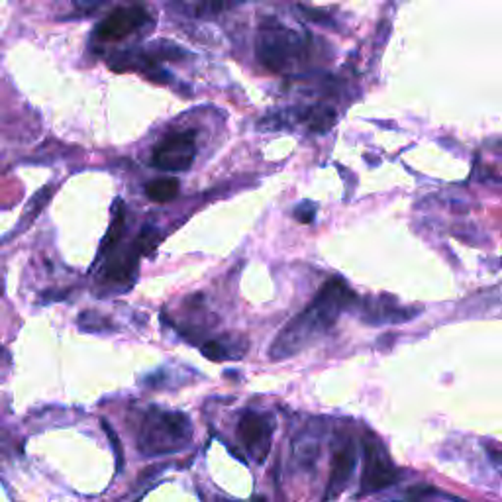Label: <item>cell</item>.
Wrapping results in <instances>:
<instances>
[{"label":"cell","instance_id":"6da1fadb","mask_svg":"<svg viewBox=\"0 0 502 502\" xmlns=\"http://www.w3.org/2000/svg\"><path fill=\"white\" fill-rule=\"evenodd\" d=\"M355 303V294L341 279H330L303 312L296 314L277 336L271 348V359H286L320 340L338 322L341 310Z\"/></svg>","mask_w":502,"mask_h":502},{"label":"cell","instance_id":"7a4b0ae2","mask_svg":"<svg viewBox=\"0 0 502 502\" xmlns=\"http://www.w3.org/2000/svg\"><path fill=\"white\" fill-rule=\"evenodd\" d=\"M257 59L273 73H283L298 65L308 53V38L275 18L263 20L256 41Z\"/></svg>","mask_w":502,"mask_h":502},{"label":"cell","instance_id":"3957f363","mask_svg":"<svg viewBox=\"0 0 502 502\" xmlns=\"http://www.w3.org/2000/svg\"><path fill=\"white\" fill-rule=\"evenodd\" d=\"M192 426L183 412L152 407L142 420L138 449L143 455L177 454L190 444Z\"/></svg>","mask_w":502,"mask_h":502},{"label":"cell","instance_id":"277c9868","mask_svg":"<svg viewBox=\"0 0 502 502\" xmlns=\"http://www.w3.org/2000/svg\"><path fill=\"white\" fill-rule=\"evenodd\" d=\"M197 155V133L171 132L153 150V165L167 173L189 171Z\"/></svg>","mask_w":502,"mask_h":502},{"label":"cell","instance_id":"5b68a950","mask_svg":"<svg viewBox=\"0 0 502 502\" xmlns=\"http://www.w3.org/2000/svg\"><path fill=\"white\" fill-rule=\"evenodd\" d=\"M152 24V16L142 4L122 6L112 10L95 29V39L98 41H120L140 32Z\"/></svg>","mask_w":502,"mask_h":502},{"label":"cell","instance_id":"8992f818","mask_svg":"<svg viewBox=\"0 0 502 502\" xmlns=\"http://www.w3.org/2000/svg\"><path fill=\"white\" fill-rule=\"evenodd\" d=\"M400 473L377 442H365V465L359 494H371L398 483Z\"/></svg>","mask_w":502,"mask_h":502},{"label":"cell","instance_id":"52a82bcc","mask_svg":"<svg viewBox=\"0 0 502 502\" xmlns=\"http://www.w3.org/2000/svg\"><path fill=\"white\" fill-rule=\"evenodd\" d=\"M273 418L261 414V412H246L239 418L237 424V436L247 449V454L256 459L257 463H263L265 455L271 449V437H273Z\"/></svg>","mask_w":502,"mask_h":502},{"label":"cell","instance_id":"ba28073f","mask_svg":"<svg viewBox=\"0 0 502 502\" xmlns=\"http://www.w3.org/2000/svg\"><path fill=\"white\" fill-rule=\"evenodd\" d=\"M355 463H357V451L351 442L336 449L332 459V473H330V481H328L324 498H336L345 489V484L350 483L351 475H353Z\"/></svg>","mask_w":502,"mask_h":502},{"label":"cell","instance_id":"9c48e42d","mask_svg":"<svg viewBox=\"0 0 502 502\" xmlns=\"http://www.w3.org/2000/svg\"><path fill=\"white\" fill-rule=\"evenodd\" d=\"M138 259L140 251L136 247H130L128 253L114 257L112 261L105 267V283L108 284H132L138 273Z\"/></svg>","mask_w":502,"mask_h":502},{"label":"cell","instance_id":"30bf717a","mask_svg":"<svg viewBox=\"0 0 502 502\" xmlns=\"http://www.w3.org/2000/svg\"><path fill=\"white\" fill-rule=\"evenodd\" d=\"M247 350L246 340L224 336L216 338L206 343H202V355H206L210 361H236L239 359Z\"/></svg>","mask_w":502,"mask_h":502},{"label":"cell","instance_id":"8fae6325","mask_svg":"<svg viewBox=\"0 0 502 502\" xmlns=\"http://www.w3.org/2000/svg\"><path fill=\"white\" fill-rule=\"evenodd\" d=\"M296 120L304 122L308 126V130L314 133H326L332 130L336 122H338V114L332 106L316 105L306 108L303 112L296 114Z\"/></svg>","mask_w":502,"mask_h":502},{"label":"cell","instance_id":"7c38bea8","mask_svg":"<svg viewBox=\"0 0 502 502\" xmlns=\"http://www.w3.org/2000/svg\"><path fill=\"white\" fill-rule=\"evenodd\" d=\"M179 180L175 177H163V179H155L152 183L145 185V194L147 199L157 202V204H165L171 202L173 199H177L179 194Z\"/></svg>","mask_w":502,"mask_h":502},{"label":"cell","instance_id":"4fadbf2b","mask_svg":"<svg viewBox=\"0 0 502 502\" xmlns=\"http://www.w3.org/2000/svg\"><path fill=\"white\" fill-rule=\"evenodd\" d=\"M124 226H126V214H124V210H122V202H120V200H116V206H114L112 224H110V227H108V232H106L105 242H103V246H100V251H98V259H100V257L108 256V253L112 251L114 247L118 246V242L122 239Z\"/></svg>","mask_w":502,"mask_h":502},{"label":"cell","instance_id":"5bb4252c","mask_svg":"<svg viewBox=\"0 0 502 502\" xmlns=\"http://www.w3.org/2000/svg\"><path fill=\"white\" fill-rule=\"evenodd\" d=\"M157 236H159V232L155 227H143L132 246L140 251V256H147L159 244V237Z\"/></svg>","mask_w":502,"mask_h":502},{"label":"cell","instance_id":"9a60e30c","mask_svg":"<svg viewBox=\"0 0 502 502\" xmlns=\"http://www.w3.org/2000/svg\"><path fill=\"white\" fill-rule=\"evenodd\" d=\"M224 8H226V0H200L199 6H197V16L200 18L218 16Z\"/></svg>","mask_w":502,"mask_h":502},{"label":"cell","instance_id":"2e32d148","mask_svg":"<svg viewBox=\"0 0 502 502\" xmlns=\"http://www.w3.org/2000/svg\"><path fill=\"white\" fill-rule=\"evenodd\" d=\"M88 316H91V320H93V324H85V326H81V328H85L86 332H100L103 328H108L110 326V322L108 320H105L103 316L98 312H86Z\"/></svg>","mask_w":502,"mask_h":502},{"label":"cell","instance_id":"e0dca14e","mask_svg":"<svg viewBox=\"0 0 502 502\" xmlns=\"http://www.w3.org/2000/svg\"><path fill=\"white\" fill-rule=\"evenodd\" d=\"M434 494H437V491L434 489V487H430V484H420V487H414V489L408 491L407 498H428V496H434Z\"/></svg>","mask_w":502,"mask_h":502},{"label":"cell","instance_id":"ac0fdd59","mask_svg":"<svg viewBox=\"0 0 502 502\" xmlns=\"http://www.w3.org/2000/svg\"><path fill=\"white\" fill-rule=\"evenodd\" d=\"M105 2L106 0H73L75 8L79 10V12H85V14H88V12H93V10L96 8H100Z\"/></svg>","mask_w":502,"mask_h":502},{"label":"cell","instance_id":"d6986e66","mask_svg":"<svg viewBox=\"0 0 502 502\" xmlns=\"http://www.w3.org/2000/svg\"><path fill=\"white\" fill-rule=\"evenodd\" d=\"M314 212H316V209H314L312 204H310V202H304L303 206L296 209V218L304 222V224H308V222H312Z\"/></svg>","mask_w":502,"mask_h":502},{"label":"cell","instance_id":"ffe728a7","mask_svg":"<svg viewBox=\"0 0 502 502\" xmlns=\"http://www.w3.org/2000/svg\"><path fill=\"white\" fill-rule=\"evenodd\" d=\"M103 428H105L106 434H108V437H110V442H112L114 451H116V459H118V469H120V467H122V449H120V444H118V437H116V434H114L112 428H108L106 420H103Z\"/></svg>","mask_w":502,"mask_h":502}]
</instances>
